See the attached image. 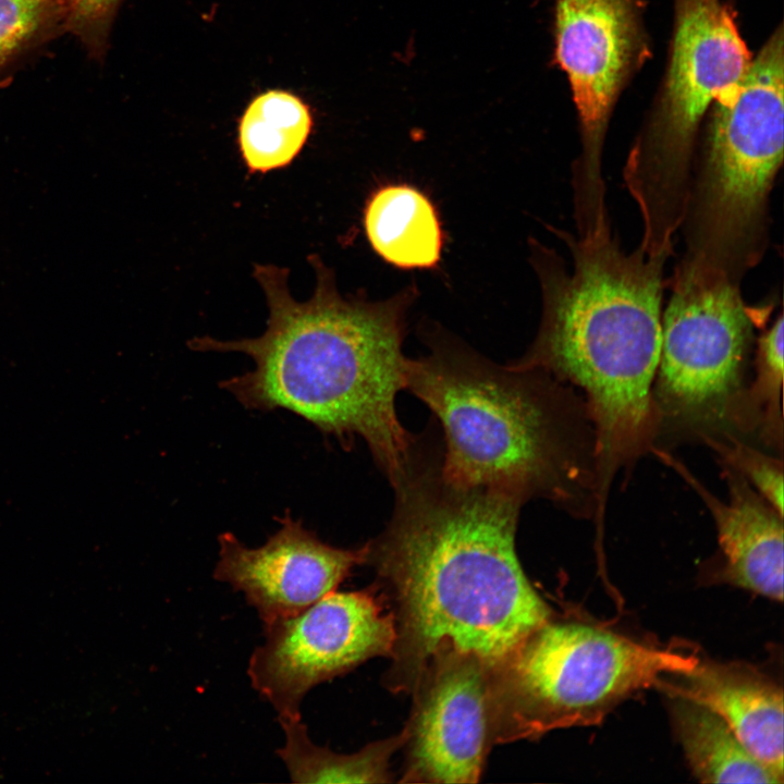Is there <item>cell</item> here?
Here are the masks:
<instances>
[{
    "instance_id": "1",
    "label": "cell",
    "mask_w": 784,
    "mask_h": 784,
    "mask_svg": "<svg viewBox=\"0 0 784 784\" xmlns=\"http://www.w3.org/2000/svg\"><path fill=\"white\" fill-rule=\"evenodd\" d=\"M394 507L368 541L395 624L393 693H413L429 663L448 652L471 654L492 670L551 610L518 561L515 534L522 500L450 480L430 437H413L390 480Z\"/></svg>"
},
{
    "instance_id": "2",
    "label": "cell",
    "mask_w": 784,
    "mask_h": 784,
    "mask_svg": "<svg viewBox=\"0 0 784 784\" xmlns=\"http://www.w3.org/2000/svg\"><path fill=\"white\" fill-rule=\"evenodd\" d=\"M308 259L317 281L306 302L290 294L287 269L255 265L269 308L264 334L229 341L194 338L188 346L249 356L254 369L221 381V389L247 409L290 411L344 445L362 438L391 480L413 440L395 411L408 360L402 353L399 315L391 306L343 298L329 269L316 255Z\"/></svg>"
},
{
    "instance_id": "3",
    "label": "cell",
    "mask_w": 784,
    "mask_h": 784,
    "mask_svg": "<svg viewBox=\"0 0 784 784\" xmlns=\"http://www.w3.org/2000/svg\"><path fill=\"white\" fill-rule=\"evenodd\" d=\"M571 271L546 278L544 319L520 365L580 387L604 457L626 454L651 420L661 348L665 257L625 252L611 230L571 237Z\"/></svg>"
},
{
    "instance_id": "4",
    "label": "cell",
    "mask_w": 784,
    "mask_h": 784,
    "mask_svg": "<svg viewBox=\"0 0 784 784\" xmlns=\"http://www.w3.org/2000/svg\"><path fill=\"white\" fill-rule=\"evenodd\" d=\"M405 389L442 427L450 480L523 502L565 498L573 471L568 437L558 394L539 368L500 366L442 345L407 360Z\"/></svg>"
},
{
    "instance_id": "5",
    "label": "cell",
    "mask_w": 784,
    "mask_h": 784,
    "mask_svg": "<svg viewBox=\"0 0 784 784\" xmlns=\"http://www.w3.org/2000/svg\"><path fill=\"white\" fill-rule=\"evenodd\" d=\"M783 37L779 25L738 87L711 106L683 223L685 254L738 282L768 246L769 197L783 161Z\"/></svg>"
},
{
    "instance_id": "6",
    "label": "cell",
    "mask_w": 784,
    "mask_h": 784,
    "mask_svg": "<svg viewBox=\"0 0 784 784\" xmlns=\"http://www.w3.org/2000/svg\"><path fill=\"white\" fill-rule=\"evenodd\" d=\"M752 62L723 0H674L670 59L645 128L624 167L642 221L640 246L671 254L683 226L697 134L708 109L732 94Z\"/></svg>"
},
{
    "instance_id": "7",
    "label": "cell",
    "mask_w": 784,
    "mask_h": 784,
    "mask_svg": "<svg viewBox=\"0 0 784 784\" xmlns=\"http://www.w3.org/2000/svg\"><path fill=\"white\" fill-rule=\"evenodd\" d=\"M697 656L657 648L577 622H551L492 670L493 742L536 739L556 728L596 725L621 701Z\"/></svg>"
},
{
    "instance_id": "8",
    "label": "cell",
    "mask_w": 784,
    "mask_h": 784,
    "mask_svg": "<svg viewBox=\"0 0 784 784\" xmlns=\"http://www.w3.org/2000/svg\"><path fill=\"white\" fill-rule=\"evenodd\" d=\"M555 61L565 72L581 134L576 216L607 211L602 152L615 102L651 54L642 0H553Z\"/></svg>"
},
{
    "instance_id": "9",
    "label": "cell",
    "mask_w": 784,
    "mask_h": 784,
    "mask_svg": "<svg viewBox=\"0 0 784 784\" xmlns=\"http://www.w3.org/2000/svg\"><path fill=\"white\" fill-rule=\"evenodd\" d=\"M750 336L740 282L685 254L661 318L659 394L685 412L715 411L738 385Z\"/></svg>"
},
{
    "instance_id": "10",
    "label": "cell",
    "mask_w": 784,
    "mask_h": 784,
    "mask_svg": "<svg viewBox=\"0 0 784 784\" xmlns=\"http://www.w3.org/2000/svg\"><path fill=\"white\" fill-rule=\"evenodd\" d=\"M264 630L247 675L279 720L302 719V701L318 684L371 658H390L396 636L392 613L369 591H332Z\"/></svg>"
},
{
    "instance_id": "11",
    "label": "cell",
    "mask_w": 784,
    "mask_h": 784,
    "mask_svg": "<svg viewBox=\"0 0 784 784\" xmlns=\"http://www.w3.org/2000/svg\"><path fill=\"white\" fill-rule=\"evenodd\" d=\"M492 669L476 656L436 657L419 678L405 725L402 783H476L494 744Z\"/></svg>"
},
{
    "instance_id": "12",
    "label": "cell",
    "mask_w": 784,
    "mask_h": 784,
    "mask_svg": "<svg viewBox=\"0 0 784 784\" xmlns=\"http://www.w3.org/2000/svg\"><path fill=\"white\" fill-rule=\"evenodd\" d=\"M280 528L257 548L232 532L218 537L215 579L243 592L264 626L290 617L335 591L355 566L367 564L369 543L343 549L321 541L294 519L279 518Z\"/></svg>"
},
{
    "instance_id": "13",
    "label": "cell",
    "mask_w": 784,
    "mask_h": 784,
    "mask_svg": "<svg viewBox=\"0 0 784 784\" xmlns=\"http://www.w3.org/2000/svg\"><path fill=\"white\" fill-rule=\"evenodd\" d=\"M657 685L721 716L744 747L784 781L783 690L747 663L698 661Z\"/></svg>"
},
{
    "instance_id": "14",
    "label": "cell",
    "mask_w": 784,
    "mask_h": 784,
    "mask_svg": "<svg viewBox=\"0 0 784 784\" xmlns=\"http://www.w3.org/2000/svg\"><path fill=\"white\" fill-rule=\"evenodd\" d=\"M730 498L721 502L695 483L715 522L725 558L723 577L732 585L783 600V516L743 476H728Z\"/></svg>"
},
{
    "instance_id": "15",
    "label": "cell",
    "mask_w": 784,
    "mask_h": 784,
    "mask_svg": "<svg viewBox=\"0 0 784 784\" xmlns=\"http://www.w3.org/2000/svg\"><path fill=\"white\" fill-rule=\"evenodd\" d=\"M364 226L373 250L403 269L432 268L443 236L431 201L408 185H388L369 198Z\"/></svg>"
},
{
    "instance_id": "16",
    "label": "cell",
    "mask_w": 784,
    "mask_h": 784,
    "mask_svg": "<svg viewBox=\"0 0 784 784\" xmlns=\"http://www.w3.org/2000/svg\"><path fill=\"white\" fill-rule=\"evenodd\" d=\"M673 697V726L688 764L699 781L783 783L744 747L715 712L687 698Z\"/></svg>"
},
{
    "instance_id": "17",
    "label": "cell",
    "mask_w": 784,
    "mask_h": 784,
    "mask_svg": "<svg viewBox=\"0 0 784 784\" xmlns=\"http://www.w3.org/2000/svg\"><path fill=\"white\" fill-rule=\"evenodd\" d=\"M310 108L298 96L271 89L256 96L238 123V146L249 173L289 166L313 128Z\"/></svg>"
},
{
    "instance_id": "18",
    "label": "cell",
    "mask_w": 784,
    "mask_h": 784,
    "mask_svg": "<svg viewBox=\"0 0 784 784\" xmlns=\"http://www.w3.org/2000/svg\"><path fill=\"white\" fill-rule=\"evenodd\" d=\"M285 735L277 750L294 783H388L392 781L390 759L403 747L406 731L342 755L317 746L302 719L279 720Z\"/></svg>"
},
{
    "instance_id": "19",
    "label": "cell",
    "mask_w": 784,
    "mask_h": 784,
    "mask_svg": "<svg viewBox=\"0 0 784 784\" xmlns=\"http://www.w3.org/2000/svg\"><path fill=\"white\" fill-rule=\"evenodd\" d=\"M62 0H0V86L65 33Z\"/></svg>"
},
{
    "instance_id": "20",
    "label": "cell",
    "mask_w": 784,
    "mask_h": 784,
    "mask_svg": "<svg viewBox=\"0 0 784 784\" xmlns=\"http://www.w3.org/2000/svg\"><path fill=\"white\" fill-rule=\"evenodd\" d=\"M65 33L75 36L89 58L102 61L117 13L124 0H62Z\"/></svg>"
},
{
    "instance_id": "21",
    "label": "cell",
    "mask_w": 784,
    "mask_h": 784,
    "mask_svg": "<svg viewBox=\"0 0 784 784\" xmlns=\"http://www.w3.org/2000/svg\"><path fill=\"white\" fill-rule=\"evenodd\" d=\"M782 313L772 326L760 336L757 353V381L755 392L758 400L767 404L773 416L780 413L783 384V333Z\"/></svg>"
},
{
    "instance_id": "22",
    "label": "cell",
    "mask_w": 784,
    "mask_h": 784,
    "mask_svg": "<svg viewBox=\"0 0 784 784\" xmlns=\"http://www.w3.org/2000/svg\"><path fill=\"white\" fill-rule=\"evenodd\" d=\"M725 454L758 494L783 516L782 463L743 444L726 449Z\"/></svg>"
}]
</instances>
